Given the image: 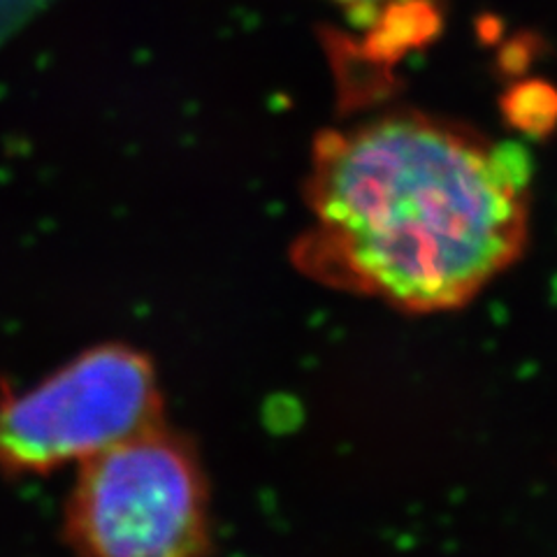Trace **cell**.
<instances>
[{"label":"cell","instance_id":"obj_2","mask_svg":"<svg viewBox=\"0 0 557 557\" xmlns=\"http://www.w3.org/2000/svg\"><path fill=\"white\" fill-rule=\"evenodd\" d=\"M63 534L75 557H209L212 497L196 446L163 421L82 462Z\"/></svg>","mask_w":557,"mask_h":557},{"label":"cell","instance_id":"obj_1","mask_svg":"<svg viewBox=\"0 0 557 557\" xmlns=\"http://www.w3.org/2000/svg\"><path fill=\"white\" fill-rule=\"evenodd\" d=\"M532 161L448 121L399 112L323 131L293 247L307 276L409 313L460 309L528 239Z\"/></svg>","mask_w":557,"mask_h":557},{"label":"cell","instance_id":"obj_3","mask_svg":"<svg viewBox=\"0 0 557 557\" xmlns=\"http://www.w3.org/2000/svg\"><path fill=\"white\" fill-rule=\"evenodd\" d=\"M159 423L153 360L128 344H98L33 386L0 393V474H54Z\"/></svg>","mask_w":557,"mask_h":557},{"label":"cell","instance_id":"obj_4","mask_svg":"<svg viewBox=\"0 0 557 557\" xmlns=\"http://www.w3.org/2000/svg\"><path fill=\"white\" fill-rule=\"evenodd\" d=\"M511 124L525 133H548L557 124V91L542 82L520 84L504 100Z\"/></svg>","mask_w":557,"mask_h":557},{"label":"cell","instance_id":"obj_5","mask_svg":"<svg viewBox=\"0 0 557 557\" xmlns=\"http://www.w3.org/2000/svg\"><path fill=\"white\" fill-rule=\"evenodd\" d=\"M335 3H339L346 10L348 22L356 28H362L383 5L388 3V0H335Z\"/></svg>","mask_w":557,"mask_h":557}]
</instances>
